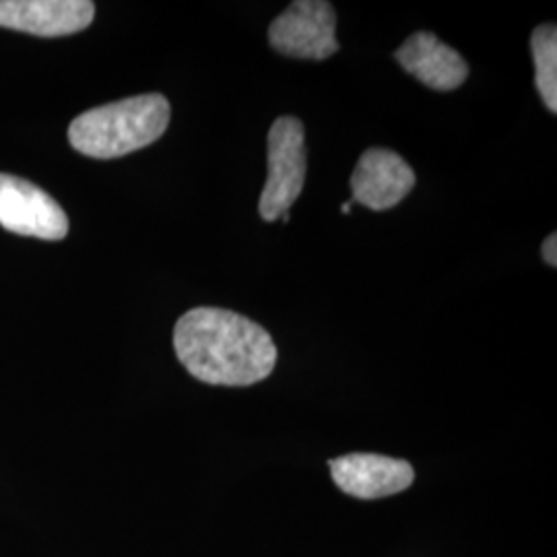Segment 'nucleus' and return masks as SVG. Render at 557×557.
<instances>
[{
  "label": "nucleus",
  "instance_id": "obj_10",
  "mask_svg": "<svg viewBox=\"0 0 557 557\" xmlns=\"http://www.w3.org/2000/svg\"><path fill=\"white\" fill-rule=\"evenodd\" d=\"M531 52L535 62V83L541 100L552 114L557 112V27L543 23L531 36Z\"/></svg>",
  "mask_w": 557,
  "mask_h": 557
},
{
  "label": "nucleus",
  "instance_id": "obj_6",
  "mask_svg": "<svg viewBox=\"0 0 557 557\" xmlns=\"http://www.w3.org/2000/svg\"><path fill=\"white\" fill-rule=\"evenodd\" d=\"M96 17L89 0H0V27L59 38L83 32Z\"/></svg>",
  "mask_w": 557,
  "mask_h": 557
},
{
  "label": "nucleus",
  "instance_id": "obj_12",
  "mask_svg": "<svg viewBox=\"0 0 557 557\" xmlns=\"http://www.w3.org/2000/svg\"><path fill=\"white\" fill-rule=\"evenodd\" d=\"M349 211H351V202H343V205H341V213L347 215Z\"/></svg>",
  "mask_w": 557,
  "mask_h": 557
},
{
  "label": "nucleus",
  "instance_id": "obj_8",
  "mask_svg": "<svg viewBox=\"0 0 557 557\" xmlns=\"http://www.w3.org/2000/svg\"><path fill=\"white\" fill-rule=\"evenodd\" d=\"M354 200L372 211L397 207L416 186V172L395 151L368 149L351 174Z\"/></svg>",
  "mask_w": 557,
  "mask_h": 557
},
{
  "label": "nucleus",
  "instance_id": "obj_3",
  "mask_svg": "<svg viewBox=\"0 0 557 557\" xmlns=\"http://www.w3.org/2000/svg\"><path fill=\"white\" fill-rule=\"evenodd\" d=\"M269 176L259 200V213L267 223L289 213L306 182V135L294 116L273 122L267 137Z\"/></svg>",
  "mask_w": 557,
  "mask_h": 557
},
{
  "label": "nucleus",
  "instance_id": "obj_1",
  "mask_svg": "<svg viewBox=\"0 0 557 557\" xmlns=\"http://www.w3.org/2000/svg\"><path fill=\"white\" fill-rule=\"evenodd\" d=\"M174 349L195 379L213 386H252L277 363V347L260 324L221 308L186 312L174 329Z\"/></svg>",
  "mask_w": 557,
  "mask_h": 557
},
{
  "label": "nucleus",
  "instance_id": "obj_11",
  "mask_svg": "<svg viewBox=\"0 0 557 557\" xmlns=\"http://www.w3.org/2000/svg\"><path fill=\"white\" fill-rule=\"evenodd\" d=\"M543 260L549 264V267H556L557 264V236L552 234L549 238L543 242Z\"/></svg>",
  "mask_w": 557,
  "mask_h": 557
},
{
  "label": "nucleus",
  "instance_id": "obj_9",
  "mask_svg": "<svg viewBox=\"0 0 557 557\" xmlns=\"http://www.w3.org/2000/svg\"><path fill=\"white\" fill-rule=\"evenodd\" d=\"M398 64L436 91H453L469 77V64L430 32H418L395 52Z\"/></svg>",
  "mask_w": 557,
  "mask_h": 557
},
{
  "label": "nucleus",
  "instance_id": "obj_4",
  "mask_svg": "<svg viewBox=\"0 0 557 557\" xmlns=\"http://www.w3.org/2000/svg\"><path fill=\"white\" fill-rule=\"evenodd\" d=\"M269 44L285 57L331 59L338 50L337 15L326 0H296L269 27Z\"/></svg>",
  "mask_w": 557,
  "mask_h": 557
},
{
  "label": "nucleus",
  "instance_id": "obj_7",
  "mask_svg": "<svg viewBox=\"0 0 557 557\" xmlns=\"http://www.w3.org/2000/svg\"><path fill=\"white\" fill-rule=\"evenodd\" d=\"M329 467L338 487L361 499L395 496L405 492L416 478V471L407 460L382 455H345L329 460Z\"/></svg>",
  "mask_w": 557,
  "mask_h": 557
},
{
  "label": "nucleus",
  "instance_id": "obj_2",
  "mask_svg": "<svg viewBox=\"0 0 557 557\" xmlns=\"http://www.w3.org/2000/svg\"><path fill=\"white\" fill-rule=\"evenodd\" d=\"M170 101L161 94L106 103L71 122L69 140L75 151L94 160H114L153 145L168 131Z\"/></svg>",
  "mask_w": 557,
  "mask_h": 557
},
{
  "label": "nucleus",
  "instance_id": "obj_5",
  "mask_svg": "<svg viewBox=\"0 0 557 557\" xmlns=\"http://www.w3.org/2000/svg\"><path fill=\"white\" fill-rule=\"evenodd\" d=\"M0 225L27 238L64 239L69 234V218L59 202L11 174H0Z\"/></svg>",
  "mask_w": 557,
  "mask_h": 557
}]
</instances>
